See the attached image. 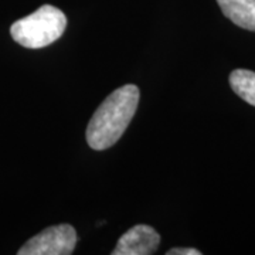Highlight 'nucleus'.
<instances>
[{
    "label": "nucleus",
    "mask_w": 255,
    "mask_h": 255,
    "mask_svg": "<svg viewBox=\"0 0 255 255\" xmlns=\"http://www.w3.org/2000/svg\"><path fill=\"white\" fill-rule=\"evenodd\" d=\"M139 97L136 85L128 84L115 90L101 104L90 119L85 133L91 149L105 150L118 142L135 117Z\"/></svg>",
    "instance_id": "f257e3e1"
},
{
    "label": "nucleus",
    "mask_w": 255,
    "mask_h": 255,
    "mask_svg": "<svg viewBox=\"0 0 255 255\" xmlns=\"http://www.w3.org/2000/svg\"><path fill=\"white\" fill-rule=\"evenodd\" d=\"M67 17L54 6L44 4L34 13L14 21L10 27L13 40L26 48H43L63 36Z\"/></svg>",
    "instance_id": "f03ea898"
},
{
    "label": "nucleus",
    "mask_w": 255,
    "mask_h": 255,
    "mask_svg": "<svg viewBox=\"0 0 255 255\" xmlns=\"http://www.w3.org/2000/svg\"><path fill=\"white\" fill-rule=\"evenodd\" d=\"M77 233L70 224H58L30 238L18 255H70L77 246Z\"/></svg>",
    "instance_id": "7ed1b4c3"
},
{
    "label": "nucleus",
    "mask_w": 255,
    "mask_h": 255,
    "mask_svg": "<svg viewBox=\"0 0 255 255\" xmlns=\"http://www.w3.org/2000/svg\"><path fill=\"white\" fill-rule=\"evenodd\" d=\"M160 244V236L155 230L145 224L129 228L119 238L118 244L112 251L114 255H150L156 253Z\"/></svg>",
    "instance_id": "20e7f679"
},
{
    "label": "nucleus",
    "mask_w": 255,
    "mask_h": 255,
    "mask_svg": "<svg viewBox=\"0 0 255 255\" xmlns=\"http://www.w3.org/2000/svg\"><path fill=\"white\" fill-rule=\"evenodd\" d=\"M223 14L238 27L255 31V0H217Z\"/></svg>",
    "instance_id": "39448f33"
},
{
    "label": "nucleus",
    "mask_w": 255,
    "mask_h": 255,
    "mask_svg": "<svg viewBox=\"0 0 255 255\" xmlns=\"http://www.w3.org/2000/svg\"><path fill=\"white\" fill-rule=\"evenodd\" d=\"M230 85L241 100L255 107V73L250 70H234L230 74Z\"/></svg>",
    "instance_id": "423d86ee"
},
{
    "label": "nucleus",
    "mask_w": 255,
    "mask_h": 255,
    "mask_svg": "<svg viewBox=\"0 0 255 255\" xmlns=\"http://www.w3.org/2000/svg\"><path fill=\"white\" fill-rule=\"evenodd\" d=\"M167 255H201L200 251L194 250V248H172L169 250Z\"/></svg>",
    "instance_id": "0eeeda50"
}]
</instances>
